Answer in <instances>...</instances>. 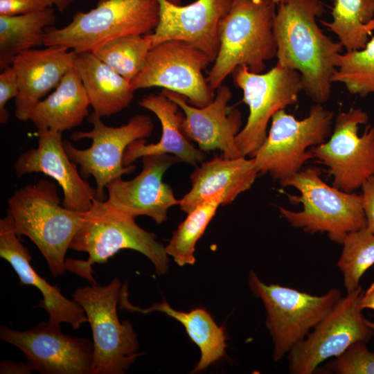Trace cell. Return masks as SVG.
<instances>
[{
  "label": "cell",
  "mask_w": 374,
  "mask_h": 374,
  "mask_svg": "<svg viewBox=\"0 0 374 374\" xmlns=\"http://www.w3.org/2000/svg\"><path fill=\"white\" fill-rule=\"evenodd\" d=\"M274 19L277 63L298 71L303 91L315 104L330 98L332 76L343 46L326 35L317 23L325 12L319 0H283Z\"/></svg>",
  "instance_id": "obj_1"
},
{
  "label": "cell",
  "mask_w": 374,
  "mask_h": 374,
  "mask_svg": "<svg viewBox=\"0 0 374 374\" xmlns=\"http://www.w3.org/2000/svg\"><path fill=\"white\" fill-rule=\"evenodd\" d=\"M70 249L88 253V258H66V269L91 284L96 283L93 277V265L106 263L122 249H132L144 255L152 262L159 275L166 274L168 269V256L157 235L142 229L135 222V217L107 200L96 199L91 208L85 212Z\"/></svg>",
  "instance_id": "obj_2"
},
{
  "label": "cell",
  "mask_w": 374,
  "mask_h": 374,
  "mask_svg": "<svg viewBox=\"0 0 374 374\" xmlns=\"http://www.w3.org/2000/svg\"><path fill=\"white\" fill-rule=\"evenodd\" d=\"M15 232L28 238L44 257L53 277L66 269L65 256L84 213L64 207L53 181L42 179L16 190L8 199Z\"/></svg>",
  "instance_id": "obj_3"
},
{
  "label": "cell",
  "mask_w": 374,
  "mask_h": 374,
  "mask_svg": "<svg viewBox=\"0 0 374 374\" xmlns=\"http://www.w3.org/2000/svg\"><path fill=\"white\" fill-rule=\"evenodd\" d=\"M276 5L274 0L232 1L219 24V51L206 78L213 92L237 67L259 73L276 56Z\"/></svg>",
  "instance_id": "obj_4"
},
{
  "label": "cell",
  "mask_w": 374,
  "mask_h": 374,
  "mask_svg": "<svg viewBox=\"0 0 374 374\" xmlns=\"http://www.w3.org/2000/svg\"><path fill=\"white\" fill-rule=\"evenodd\" d=\"M280 185L300 193L287 196L292 203L302 204L301 211L279 207L280 215L294 228L311 234L326 233L331 241L341 244L349 233L366 226L362 195L329 186L318 168L301 170Z\"/></svg>",
  "instance_id": "obj_5"
},
{
  "label": "cell",
  "mask_w": 374,
  "mask_h": 374,
  "mask_svg": "<svg viewBox=\"0 0 374 374\" xmlns=\"http://www.w3.org/2000/svg\"><path fill=\"white\" fill-rule=\"evenodd\" d=\"M158 0H98L88 12H75L71 21L46 29L44 46L92 51L100 44L127 35H148L159 20Z\"/></svg>",
  "instance_id": "obj_6"
},
{
  "label": "cell",
  "mask_w": 374,
  "mask_h": 374,
  "mask_svg": "<svg viewBox=\"0 0 374 374\" xmlns=\"http://www.w3.org/2000/svg\"><path fill=\"white\" fill-rule=\"evenodd\" d=\"M122 284L118 278L103 286L78 287L73 299L83 308L93 336L91 374H123L138 357L139 343L129 321L121 322L117 305Z\"/></svg>",
  "instance_id": "obj_7"
},
{
  "label": "cell",
  "mask_w": 374,
  "mask_h": 374,
  "mask_svg": "<svg viewBox=\"0 0 374 374\" xmlns=\"http://www.w3.org/2000/svg\"><path fill=\"white\" fill-rule=\"evenodd\" d=\"M248 284L253 295L263 303L275 362L302 341L341 297L337 288L317 296L278 284H265L253 271L249 272Z\"/></svg>",
  "instance_id": "obj_8"
},
{
  "label": "cell",
  "mask_w": 374,
  "mask_h": 374,
  "mask_svg": "<svg viewBox=\"0 0 374 374\" xmlns=\"http://www.w3.org/2000/svg\"><path fill=\"white\" fill-rule=\"evenodd\" d=\"M334 114L314 104L301 119L280 109L274 114L267 137L251 157L259 173L282 183L313 159L310 148L324 143L332 131Z\"/></svg>",
  "instance_id": "obj_9"
},
{
  "label": "cell",
  "mask_w": 374,
  "mask_h": 374,
  "mask_svg": "<svg viewBox=\"0 0 374 374\" xmlns=\"http://www.w3.org/2000/svg\"><path fill=\"white\" fill-rule=\"evenodd\" d=\"M92 130L73 132L74 141L90 139L91 145L80 150L68 140L63 141L64 148L69 159L80 166V174L84 179L93 177L96 184L98 200L105 201V188L113 179L132 172L136 166H125L123 155L128 145L134 141L148 138L154 130L148 116L137 114L119 127L106 125L101 117L92 112L88 118Z\"/></svg>",
  "instance_id": "obj_10"
},
{
  "label": "cell",
  "mask_w": 374,
  "mask_h": 374,
  "mask_svg": "<svg viewBox=\"0 0 374 374\" xmlns=\"http://www.w3.org/2000/svg\"><path fill=\"white\" fill-rule=\"evenodd\" d=\"M232 75L249 110L247 123L236 136L235 142L242 155L251 158L266 139L267 126L274 114L297 102L303 90L301 76L298 71L278 63L264 73L240 66Z\"/></svg>",
  "instance_id": "obj_11"
},
{
  "label": "cell",
  "mask_w": 374,
  "mask_h": 374,
  "mask_svg": "<svg viewBox=\"0 0 374 374\" xmlns=\"http://www.w3.org/2000/svg\"><path fill=\"white\" fill-rule=\"evenodd\" d=\"M363 289L341 296L330 312L287 355L292 374H312L321 364L338 357L357 341L368 342L373 332L363 316Z\"/></svg>",
  "instance_id": "obj_12"
},
{
  "label": "cell",
  "mask_w": 374,
  "mask_h": 374,
  "mask_svg": "<svg viewBox=\"0 0 374 374\" xmlns=\"http://www.w3.org/2000/svg\"><path fill=\"white\" fill-rule=\"evenodd\" d=\"M368 121L361 108L341 112L329 139L309 150L313 159L328 168L332 186L344 192L353 193L374 175V127L368 125L358 134L359 126Z\"/></svg>",
  "instance_id": "obj_13"
},
{
  "label": "cell",
  "mask_w": 374,
  "mask_h": 374,
  "mask_svg": "<svg viewBox=\"0 0 374 374\" xmlns=\"http://www.w3.org/2000/svg\"><path fill=\"white\" fill-rule=\"evenodd\" d=\"M213 62L203 51L188 42L168 40L152 47L140 72L130 82L132 89L163 87L184 96L197 107L214 99L213 92L203 75Z\"/></svg>",
  "instance_id": "obj_14"
},
{
  "label": "cell",
  "mask_w": 374,
  "mask_h": 374,
  "mask_svg": "<svg viewBox=\"0 0 374 374\" xmlns=\"http://www.w3.org/2000/svg\"><path fill=\"white\" fill-rule=\"evenodd\" d=\"M0 339L19 348L33 370L40 373H92L93 342L63 333L60 324L42 321L24 331L1 326Z\"/></svg>",
  "instance_id": "obj_15"
},
{
  "label": "cell",
  "mask_w": 374,
  "mask_h": 374,
  "mask_svg": "<svg viewBox=\"0 0 374 374\" xmlns=\"http://www.w3.org/2000/svg\"><path fill=\"white\" fill-rule=\"evenodd\" d=\"M179 161L177 157L168 154L143 157V168L136 177L128 181L120 177L106 186V200L135 218L143 215L157 224L166 222L168 209L179 205V200L175 197L171 187L163 181V176L171 166Z\"/></svg>",
  "instance_id": "obj_16"
},
{
  "label": "cell",
  "mask_w": 374,
  "mask_h": 374,
  "mask_svg": "<svg viewBox=\"0 0 374 374\" xmlns=\"http://www.w3.org/2000/svg\"><path fill=\"white\" fill-rule=\"evenodd\" d=\"M215 91L213 100L203 107L192 105L177 93L166 89L161 93L183 111L181 131L199 149L204 152L220 150L226 159L243 157L235 142L242 125L241 113L228 105L232 96L228 86L221 84Z\"/></svg>",
  "instance_id": "obj_17"
},
{
  "label": "cell",
  "mask_w": 374,
  "mask_h": 374,
  "mask_svg": "<svg viewBox=\"0 0 374 374\" xmlns=\"http://www.w3.org/2000/svg\"><path fill=\"white\" fill-rule=\"evenodd\" d=\"M158 1L159 20L150 34L152 48L168 40H181L205 53L213 62L220 48L219 24L233 0H197L186 6Z\"/></svg>",
  "instance_id": "obj_18"
},
{
  "label": "cell",
  "mask_w": 374,
  "mask_h": 374,
  "mask_svg": "<svg viewBox=\"0 0 374 374\" xmlns=\"http://www.w3.org/2000/svg\"><path fill=\"white\" fill-rule=\"evenodd\" d=\"M62 133L37 130L38 145L21 154L15 163L17 177L32 172H42L53 178L62 188V205L68 209L87 212L98 199L97 191L82 177L77 165L67 155Z\"/></svg>",
  "instance_id": "obj_19"
},
{
  "label": "cell",
  "mask_w": 374,
  "mask_h": 374,
  "mask_svg": "<svg viewBox=\"0 0 374 374\" xmlns=\"http://www.w3.org/2000/svg\"><path fill=\"white\" fill-rule=\"evenodd\" d=\"M0 257L6 260L18 276L20 285H31L42 295L37 308L48 313V321L57 324L66 323L72 329H78L88 322L87 317L75 301L65 297L56 285L49 284L31 265L32 256L15 232L11 215L0 220Z\"/></svg>",
  "instance_id": "obj_20"
},
{
  "label": "cell",
  "mask_w": 374,
  "mask_h": 374,
  "mask_svg": "<svg viewBox=\"0 0 374 374\" xmlns=\"http://www.w3.org/2000/svg\"><path fill=\"white\" fill-rule=\"evenodd\" d=\"M75 55L66 48L50 46L26 51L14 58L11 66L19 87L15 115L19 121H29L34 107L74 66Z\"/></svg>",
  "instance_id": "obj_21"
},
{
  "label": "cell",
  "mask_w": 374,
  "mask_h": 374,
  "mask_svg": "<svg viewBox=\"0 0 374 374\" xmlns=\"http://www.w3.org/2000/svg\"><path fill=\"white\" fill-rule=\"evenodd\" d=\"M259 174L252 158L215 157L195 166L190 175V190L179 199L182 211L188 213L201 203L220 195L223 206L247 190Z\"/></svg>",
  "instance_id": "obj_22"
},
{
  "label": "cell",
  "mask_w": 374,
  "mask_h": 374,
  "mask_svg": "<svg viewBox=\"0 0 374 374\" xmlns=\"http://www.w3.org/2000/svg\"><path fill=\"white\" fill-rule=\"evenodd\" d=\"M139 104L157 116L161 124L162 134L157 143L146 144L145 139L131 143L123 155L125 166L132 165L139 158L152 154H172L193 166L204 161L205 152L196 148L181 131L184 115L179 112L177 103L161 93L148 95Z\"/></svg>",
  "instance_id": "obj_23"
},
{
  "label": "cell",
  "mask_w": 374,
  "mask_h": 374,
  "mask_svg": "<svg viewBox=\"0 0 374 374\" xmlns=\"http://www.w3.org/2000/svg\"><path fill=\"white\" fill-rule=\"evenodd\" d=\"M118 305L120 309L131 312H163L181 323L201 353L199 361L193 372L204 370L226 355L227 345L224 328L217 326L210 313L204 308L182 312L172 308L165 300L148 308H141L130 303L126 283L122 285Z\"/></svg>",
  "instance_id": "obj_24"
},
{
  "label": "cell",
  "mask_w": 374,
  "mask_h": 374,
  "mask_svg": "<svg viewBox=\"0 0 374 374\" xmlns=\"http://www.w3.org/2000/svg\"><path fill=\"white\" fill-rule=\"evenodd\" d=\"M74 67L93 112L100 117L116 114L131 103L134 91L130 82L92 52L76 53Z\"/></svg>",
  "instance_id": "obj_25"
},
{
  "label": "cell",
  "mask_w": 374,
  "mask_h": 374,
  "mask_svg": "<svg viewBox=\"0 0 374 374\" xmlns=\"http://www.w3.org/2000/svg\"><path fill=\"white\" fill-rule=\"evenodd\" d=\"M90 102L76 69L64 75L55 90L42 100L30 114L37 130L60 132L80 125L89 114Z\"/></svg>",
  "instance_id": "obj_26"
},
{
  "label": "cell",
  "mask_w": 374,
  "mask_h": 374,
  "mask_svg": "<svg viewBox=\"0 0 374 374\" xmlns=\"http://www.w3.org/2000/svg\"><path fill=\"white\" fill-rule=\"evenodd\" d=\"M56 16L52 7L28 14L0 16V69L12 65L19 54L44 45L46 29Z\"/></svg>",
  "instance_id": "obj_27"
},
{
  "label": "cell",
  "mask_w": 374,
  "mask_h": 374,
  "mask_svg": "<svg viewBox=\"0 0 374 374\" xmlns=\"http://www.w3.org/2000/svg\"><path fill=\"white\" fill-rule=\"evenodd\" d=\"M332 21L321 23L346 51L362 49L374 31V0H331Z\"/></svg>",
  "instance_id": "obj_28"
},
{
  "label": "cell",
  "mask_w": 374,
  "mask_h": 374,
  "mask_svg": "<svg viewBox=\"0 0 374 374\" xmlns=\"http://www.w3.org/2000/svg\"><path fill=\"white\" fill-rule=\"evenodd\" d=\"M222 204L220 195L201 203L187 214L186 218L173 232L165 249L178 265H194L196 243Z\"/></svg>",
  "instance_id": "obj_29"
},
{
  "label": "cell",
  "mask_w": 374,
  "mask_h": 374,
  "mask_svg": "<svg viewBox=\"0 0 374 374\" xmlns=\"http://www.w3.org/2000/svg\"><path fill=\"white\" fill-rule=\"evenodd\" d=\"M151 48L150 34L127 35L109 39L91 52L130 82L142 69Z\"/></svg>",
  "instance_id": "obj_30"
},
{
  "label": "cell",
  "mask_w": 374,
  "mask_h": 374,
  "mask_svg": "<svg viewBox=\"0 0 374 374\" xmlns=\"http://www.w3.org/2000/svg\"><path fill=\"white\" fill-rule=\"evenodd\" d=\"M337 267L343 275L346 293L360 286L366 271L374 265V233L366 226L349 233L344 238Z\"/></svg>",
  "instance_id": "obj_31"
},
{
  "label": "cell",
  "mask_w": 374,
  "mask_h": 374,
  "mask_svg": "<svg viewBox=\"0 0 374 374\" xmlns=\"http://www.w3.org/2000/svg\"><path fill=\"white\" fill-rule=\"evenodd\" d=\"M332 82L343 84L351 94L374 93V37L362 49L341 53Z\"/></svg>",
  "instance_id": "obj_32"
},
{
  "label": "cell",
  "mask_w": 374,
  "mask_h": 374,
  "mask_svg": "<svg viewBox=\"0 0 374 374\" xmlns=\"http://www.w3.org/2000/svg\"><path fill=\"white\" fill-rule=\"evenodd\" d=\"M322 371L335 374H374V353L368 348L367 342H355L340 355L328 361Z\"/></svg>",
  "instance_id": "obj_33"
},
{
  "label": "cell",
  "mask_w": 374,
  "mask_h": 374,
  "mask_svg": "<svg viewBox=\"0 0 374 374\" xmlns=\"http://www.w3.org/2000/svg\"><path fill=\"white\" fill-rule=\"evenodd\" d=\"M19 93V87L16 73L12 66L1 71L0 74V123L8 121L9 112L6 109V104Z\"/></svg>",
  "instance_id": "obj_34"
},
{
  "label": "cell",
  "mask_w": 374,
  "mask_h": 374,
  "mask_svg": "<svg viewBox=\"0 0 374 374\" xmlns=\"http://www.w3.org/2000/svg\"><path fill=\"white\" fill-rule=\"evenodd\" d=\"M51 7L46 0H0V16L28 14Z\"/></svg>",
  "instance_id": "obj_35"
},
{
  "label": "cell",
  "mask_w": 374,
  "mask_h": 374,
  "mask_svg": "<svg viewBox=\"0 0 374 374\" xmlns=\"http://www.w3.org/2000/svg\"><path fill=\"white\" fill-rule=\"evenodd\" d=\"M361 188L366 227L374 233V175L366 180Z\"/></svg>",
  "instance_id": "obj_36"
},
{
  "label": "cell",
  "mask_w": 374,
  "mask_h": 374,
  "mask_svg": "<svg viewBox=\"0 0 374 374\" xmlns=\"http://www.w3.org/2000/svg\"><path fill=\"white\" fill-rule=\"evenodd\" d=\"M33 371V367L28 362L17 363L11 360H3L0 363L1 374H30Z\"/></svg>",
  "instance_id": "obj_37"
},
{
  "label": "cell",
  "mask_w": 374,
  "mask_h": 374,
  "mask_svg": "<svg viewBox=\"0 0 374 374\" xmlns=\"http://www.w3.org/2000/svg\"><path fill=\"white\" fill-rule=\"evenodd\" d=\"M361 307L363 310L370 309L374 310V282L363 292Z\"/></svg>",
  "instance_id": "obj_38"
},
{
  "label": "cell",
  "mask_w": 374,
  "mask_h": 374,
  "mask_svg": "<svg viewBox=\"0 0 374 374\" xmlns=\"http://www.w3.org/2000/svg\"><path fill=\"white\" fill-rule=\"evenodd\" d=\"M49 5L55 6L60 12L64 11L75 0H46Z\"/></svg>",
  "instance_id": "obj_39"
},
{
  "label": "cell",
  "mask_w": 374,
  "mask_h": 374,
  "mask_svg": "<svg viewBox=\"0 0 374 374\" xmlns=\"http://www.w3.org/2000/svg\"><path fill=\"white\" fill-rule=\"evenodd\" d=\"M366 321L367 325L371 329V330L373 332V337H374V321H371L368 320L366 319Z\"/></svg>",
  "instance_id": "obj_40"
},
{
  "label": "cell",
  "mask_w": 374,
  "mask_h": 374,
  "mask_svg": "<svg viewBox=\"0 0 374 374\" xmlns=\"http://www.w3.org/2000/svg\"><path fill=\"white\" fill-rule=\"evenodd\" d=\"M169 1L175 3L179 4V0H169Z\"/></svg>",
  "instance_id": "obj_41"
},
{
  "label": "cell",
  "mask_w": 374,
  "mask_h": 374,
  "mask_svg": "<svg viewBox=\"0 0 374 374\" xmlns=\"http://www.w3.org/2000/svg\"><path fill=\"white\" fill-rule=\"evenodd\" d=\"M283 0H274V1L278 5L279 3L283 1Z\"/></svg>",
  "instance_id": "obj_42"
}]
</instances>
